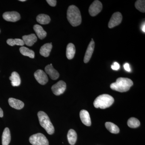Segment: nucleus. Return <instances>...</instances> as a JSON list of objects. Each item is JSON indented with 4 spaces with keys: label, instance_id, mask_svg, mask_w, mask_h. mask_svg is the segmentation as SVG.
Here are the masks:
<instances>
[{
    "label": "nucleus",
    "instance_id": "3",
    "mask_svg": "<svg viewBox=\"0 0 145 145\" xmlns=\"http://www.w3.org/2000/svg\"><path fill=\"white\" fill-rule=\"evenodd\" d=\"M114 102V98L108 94L100 95L93 102V105L96 108L105 109L111 106Z\"/></svg>",
    "mask_w": 145,
    "mask_h": 145
},
{
    "label": "nucleus",
    "instance_id": "33",
    "mask_svg": "<svg viewBox=\"0 0 145 145\" xmlns=\"http://www.w3.org/2000/svg\"><path fill=\"white\" fill-rule=\"evenodd\" d=\"M20 1H22V2H24L25 1V0H20Z\"/></svg>",
    "mask_w": 145,
    "mask_h": 145
},
{
    "label": "nucleus",
    "instance_id": "9",
    "mask_svg": "<svg viewBox=\"0 0 145 145\" xmlns=\"http://www.w3.org/2000/svg\"><path fill=\"white\" fill-rule=\"evenodd\" d=\"M34 76L37 82L40 84L44 85L48 82V78L43 71L39 69L34 72Z\"/></svg>",
    "mask_w": 145,
    "mask_h": 145
},
{
    "label": "nucleus",
    "instance_id": "14",
    "mask_svg": "<svg viewBox=\"0 0 145 145\" xmlns=\"http://www.w3.org/2000/svg\"><path fill=\"white\" fill-rule=\"evenodd\" d=\"M22 39L25 44L29 46H33L37 40V38L36 35L34 34L25 35L23 36Z\"/></svg>",
    "mask_w": 145,
    "mask_h": 145
},
{
    "label": "nucleus",
    "instance_id": "21",
    "mask_svg": "<svg viewBox=\"0 0 145 145\" xmlns=\"http://www.w3.org/2000/svg\"><path fill=\"white\" fill-rule=\"evenodd\" d=\"M67 139L71 145H73L76 143L77 139V134L75 130L71 129L69 131L67 134Z\"/></svg>",
    "mask_w": 145,
    "mask_h": 145
},
{
    "label": "nucleus",
    "instance_id": "32",
    "mask_svg": "<svg viewBox=\"0 0 145 145\" xmlns=\"http://www.w3.org/2000/svg\"><path fill=\"white\" fill-rule=\"evenodd\" d=\"M142 30L143 32H145V23L144 22V24H143V25H142Z\"/></svg>",
    "mask_w": 145,
    "mask_h": 145
},
{
    "label": "nucleus",
    "instance_id": "16",
    "mask_svg": "<svg viewBox=\"0 0 145 145\" xmlns=\"http://www.w3.org/2000/svg\"><path fill=\"white\" fill-rule=\"evenodd\" d=\"M52 47V43L45 44L41 47L40 50V54L43 57H48L51 52Z\"/></svg>",
    "mask_w": 145,
    "mask_h": 145
},
{
    "label": "nucleus",
    "instance_id": "8",
    "mask_svg": "<svg viewBox=\"0 0 145 145\" xmlns=\"http://www.w3.org/2000/svg\"><path fill=\"white\" fill-rule=\"evenodd\" d=\"M122 16L120 12H116L112 16L108 24L109 28H112L119 25L121 22Z\"/></svg>",
    "mask_w": 145,
    "mask_h": 145
},
{
    "label": "nucleus",
    "instance_id": "11",
    "mask_svg": "<svg viewBox=\"0 0 145 145\" xmlns=\"http://www.w3.org/2000/svg\"><path fill=\"white\" fill-rule=\"evenodd\" d=\"M45 71L47 74L49 75L50 77L53 80H57L59 77V72L54 69L52 64L47 65L45 68Z\"/></svg>",
    "mask_w": 145,
    "mask_h": 145
},
{
    "label": "nucleus",
    "instance_id": "25",
    "mask_svg": "<svg viewBox=\"0 0 145 145\" xmlns=\"http://www.w3.org/2000/svg\"><path fill=\"white\" fill-rule=\"evenodd\" d=\"M7 42L10 46H14L16 45L23 46L25 44L23 40L20 39H8L7 41Z\"/></svg>",
    "mask_w": 145,
    "mask_h": 145
},
{
    "label": "nucleus",
    "instance_id": "34",
    "mask_svg": "<svg viewBox=\"0 0 145 145\" xmlns=\"http://www.w3.org/2000/svg\"><path fill=\"white\" fill-rule=\"evenodd\" d=\"M0 32H1V30H0Z\"/></svg>",
    "mask_w": 145,
    "mask_h": 145
},
{
    "label": "nucleus",
    "instance_id": "17",
    "mask_svg": "<svg viewBox=\"0 0 145 145\" xmlns=\"http://www.w3.org/2000/svg\"><path fill=\"white\" fill-rule=\"evenodd\" d=\"M11 140L10 130L8 127L5 128L3 132L2 136V145H8Z\"/></svg>",
    "mask_w": 145,
    "mask_h": 145
},
{
    "label": "nucleus",
    "instance_id": "26",
    "mask_svg": "<svg viewBox=\"0 0 145 145\" xmlns=\"http://www.w3.org/2000/svg\"><path fill=\"white\" fill-rule=\"evenodd\" d=\"M127 125L130 127L135 128L140 126V123L138 119L132 117L129 119L127 121Z\"/></svg>",
    "mask_w": 145,
    "mask_h": 145
},
{
    "label": "nucleus",
    "instance_id": "22",
    "mask_svg": "<svg viewBox=\"0 0 145 145\" xmlns=\"http://www.w3.org/2000/svg\"><path fill=\"white\" fill-rule=\"evenodd\" d=\"M37 22L41 24H47L50 22V17L48 15L44 14H39L36 17Z\"/></svg>",
    "mask_w": 145,
    "mask_h": 145
},
{
    "label": "nucleus",
    "instance_id": "31",
    "mask_svg": "<svg viewBox=\"0 0 145 145\" xmlns=\"http://www.w3.org/2000/svg\"><path fill=\"white\" fill-rule=\"evenodd\" d=\"M3 112L2 109L0 108V117H3Z\"/></svg>",
    "mask_w": 145,
    "mask_h": 145
},
{
    "label": "nucleus",
    "instance_id": "28",
    "mask_svg": "<svg viewBox=\"0 0 145 145\" xmlns=\"http://www.w3.org/2000/svg\"><path fill=\"white\" fill-rule=\"evenodd\" d=\"M111 68L114 70H118L120 69V65L117 62H114L111 66Z\"/></svg>",
    "mask_w": 145,
    "mask_h": 145
},
{
    "label": "nucleus",
    "instance_id": "24",
    "mask_svg": "<svg viewBox=\"0 0 145 145\" xmlns=\"http://www.w3.org/2000/svg\"><path fill=\"white\" fill-rule=\"evenodd\" d=\"M105 127L111 133L117 134L119 132L120 130L118 127L111 122H106L105 123Z\"/></svg>",
    "mask_w": 145,
    "mask_h": 145
},
{
    "label": "nucleus",
    "instance_id": "4",
    "mask_svg": "<svg viewBox=\"0 0 145 145\" xmlns=\"http://www.w3.org/2000/svg\"><path fill=\"white\" fill-rule=\"evenodd\" d=\"M38 116L41 126L45 129L48 134H53L54 132V127L47 114L44 112L40 111L38 112Z\"/></svg>",
    "mask_w": 145,
    "mask_h": 145
},
{
    "label": "nucleus",
    "instance_id": "6",
    "mask_svg": "<svg viewBox=\"0 0 145 145\" xmlns=\"http://www.w3.org/2000/svg\"><path fill=\"white\" fill-rule=\"evenodd\" d=\"M66 89V84L64 81H60L52 86V92L56 96L63 94Z\"/></svg>",
    "mask_w": 145,
    "mask_h": 145
},
{
    "label": "nucleus",
    "instance_id": "19",
    "mask_svg": "<svg viewBox=\"0 0 145 145\" xmlns=\"http://www.w3.org/2000/svg\"><path fill=\"white\" fill-rule=\"evenodd\" d=\"M9 80L11 81V85L13 86H18L20 85V77L17 72H12L11 76L9 77Z\"/></svg>",
    "mask_w": 145,
    "mask_h": 145
},
{
    "label": "nucleus",
    "instance_id": "7",
    "mask_svg": "<svg viewBox=\"0 0 145 145\" xmlns=\"http://www.w3.org/2000/svg\"><path fill=\"white\" fill-rule=\"evenodd\" d=\"M103 5L99 1H95L91 5L89 8V12L90 16H95L98 15L102 10Z\"/></svg>",
    "mask_w": 145,
    "mask_h": 145
},
{
    "label": "nucleus",
    "instance_id": "29",
    "mask_svg": "<svg viewBox=\"0 0 145 145\" xmlns=\"http://www.w3.org/2000/svg\"><path fill=\"white\" fill-rule=\"evenodd\" d=\"M46 2L50 5L52 7L55 6L57 4V1L55 0H47Z\"/></svg>",
    "mask_w": 145,
    "mask_h": 145
},
{
    "label": "nucleus",
    "instance_id": "23",
    "mask_svg": "<svg viewBox=\"0 0 145 145\" xmlns=\"http://www.w3.org/2000/svg\"><path fill=\"white\" fill-rule=\"evenodd\" d=\"M20 52L24 56L29 57V58L34 59L35 56V53L33 50L29 49L25 47H21L20 48Z\"/></svg>",
    "mask_w": 145,
    "mask_h": 145
},
{
    "label": "nucleus",
    "instance_id": "15",
    "mask_svg": "<svg viewBox=\"0 0 145 145\" xmlns=\"http://www.w3.org/2000/svg\"><path fill=\"white\" fill-rule=\"evenodd\" d=\"M8 104L11 107L17 110H20L23 108L24 104L23 102L18 99L14 98H9L8 100Z\"/></svg>",
    "mask_w": 145,
    "mask_h": 145
},
{
    "label": "nucleus",
    "instance_id": "30",
    "mask_svg": "<svg viewBox=\"0 0 145 145\" xmlns=\"http://www.w3.org/2000/svg\"><path fill=\"white\" fill-rule=\"evenodd\" d=\"M124 68L125 70L128 72H130L131 69L130 67V65L128 63H126L124 65Z\"/></svg>",
    "mask_w": 145,
    "mask_h": 145
},
{
    "label": "nucleus",
    "instance_id": "5",
    "mask_svg": "<svg viewBox=\"0 0 145 145\" xmlns=\"http://www.w3.org/2000/svg\"><path fill=\"white\" fill-rule=\"evenodd\" d=\"M29 141L33 145H49V142L46 137L41 133L31 135L29 137Z\"/></svg>",
    "mask_w": 145,
    "mask_h": 145
},
{
    "label": "nucleus",
    "instance_id": "1",
    "mask_svg": "<svg viewBox=\"0 0 145 145\" xmlns=\"http://www.w3.org/2000/svg\"><path fill=\"white\" fill-rule=\"evenodd\" d=\"M67 18L69 23L73 27L78 26L82 23V16L79 8L74 5H70L67 11Z\"/></svg>",
    "mask_w": 145,
    "mask_h": 145
},
{
    "label": "nucleus",
    "instance_id": "18",
    "mask_svg": "<svg viewBox=\"0 0 145 145\" xmlns=\"http://www.w3.org/2000/svg\"><path fill=\"white\" fill-rule=\"evenodd\" d=\"M33 28L39 39L42 40L46 37V32L40 25H34Z\"/></svg>",
    "mask_w": 145,
    "mask_h": 145
},
{
    "label": "nucleus",
    "instance_id": "12",
    "mask_svg": "<svg viewBox=\"0 0 145 145\" xmlns=\"http://www.w3.org/2000/svg\"><path fill=\"white\" fill-rule=\"evenodd\" d=\"M94 46H95V42L93 40H91L88 47L86 51L84 58V62L86 63H88L90 60L93 54Z\"/></svg>",
    "mask_w": 145,
    "mask_h": 145
},
{
    "label": "nucleus",
    "instance_id": "20",
    "mask_svg": "<svg viewBox=\"0 0 145 145\" xmlns=\"http://www.w3.org/2000/svg\"><path fill=\"white\" fill-rule=\"evenodd\" d=\"M75 53V48L72 43H69L67 45L66 49V56L68 59H73Z\"/></svg>",
    "mask_w": 145,
    "mask_h": 145
},
{
    "label": "nucleus",
    "instance_id": "27",
    "mask_svg": "<svg viewBox=\"0 0 145 145\" xmlns=\"http://www.w3.org/2000/svg\"><path fill=\"white\" fill-rule=\"evenodd\" d=\"M135 7L137 10L142 13L145 12V1L139 0L135 3Z\"/></svg>",
    "mask_w": 145,
    "mask_h": 145
},
{
    "label": "nucleus",
    "instance_id": "13",
    "mask_svg": "<svg viewBox=\"0 0 145 145\" xmlns=\"http://www.w3.org/2000/svg\"><path fill=\"white\" fill-rule=\"evenodd\" d=\"M80 117L82 122L84 125L87 126L91 125L90 116L88 112L85 110H82L80 112Z\"/></svg>",
    "mask_w": 145,
    "mask_h": 145
},
{
    "label": "nucleus",
    "instance_id": "10",
    "mask_svg": "<svg viewBox=\"0 0 145 145\" xmlns=\"http://www.w3.org/2000/svg\"><path fill=\"white\" fill-rule=\"evenodd\" d=\"M3 17L6 21L13 22L19 21L21 18L20 15L16 11L5 12L3 14Z\"/></svg>",
    "mask_w": 145,
    "mask_h": 145
},
{
    "label": "nucleus",
    "instance_id": "2",
    "mask_svg": "<svg viewBox=\"0 0 145 145\" xmlns=\"http://www.w3.org/2000/svg\"><path fill=\"white\" fill-rule=\"evenodd\" d=\"M133 85V82L131 79L127 78H119L115 82L110 85L111 89L120 92L128 91Z\"/></svg>",
    "mask_w": 145,
    "mask_h": 145
}]
</instances>
